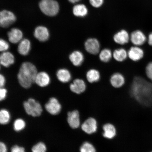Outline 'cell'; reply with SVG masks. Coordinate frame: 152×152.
Wrapping results in <instances>:
<instances>
[{
    "label": "cell",
    "mask_w": 152,
    "mask_h": 152,
    "mask_svg": "<svg viewBox=\"0 0 152 152\" xmlns=\"http://www.w3.org/2000/svg\"><path fill=\"white\" fill-rule=\"evenodd\" d=\"M130 94L138 103L145 106L152 104V83L140 77H136L131 85Z\"/></svg>",
    "instance_id": "6da1fadb"
},
{
    "label": "cell",
    "mask_w": 152,
    "mask_h": 152,
    "mask_svg": "<svg viewBox=\"0 0 152 152\" xmlns=\"http://www.w3.org/2000/svg\"><path fill=\"white\" fill-rule=\"evenodd\" d=\"M37 67L29 62H24L20 66L18 78L19 83L25 88H28L35 82L37 74Z\"/></svg>",
    "instance_id": "7a4b0ae2"
},
{
    "label": "cell",
    "mask_w": 152,
    "mask_h": 152,
    "mask_svg": "<svg viewBox=\"0 0 152 152\" xmlns=\"http://www.w3.org/2000/svg\"><path fill=\"white\" fill-rule=\"evenodd\" d=\"M23 105L26 113L32 117L39 116L42 113L43 109L41 104L33 98L28 99L24 102Z\"/></svg>",
    "instance_id": "3957f363"
},
{
    "label": "cell",
    "mask_w": 152,
    "mask_h": 152,
    "mask_svg": "<svg viewBox=\"0 0 152 152\" xmlns=\"http://www.w3.org/2000/svg\"><path fill=\"white\" fill-rule=\"evenodd\" d=\"M39 7L43 14L50 16L56 15L59 10V6L55 0H41Z\"/></svg>",
    "instance_id": "277c9868"
},
{
    "label": "cell",
    "mask_w": 152,
    "mask_h": 152,
    "mask_svg": "<svg viewBox=\"0 0 152 152\" xmlns=\"http://www.w3.org/2000/svg\"><path fill=\"white\" fill-rule=\"evenodd\" d=\"M16 17L12 12L6 10L0 12V26L4 28L9 27L16 21Z\"/></svg>",
    "instance_id": "5b68a950"
},
{
    "label": "cell",
    "mask_w": 152,
    "mask_h": 152,
    "mask_svg": "<svg viewBox=\"0 0 152 152\" xmlns=\"http://www.w3.org/2000/svg\"><path fill=\"white\" fill-rule=\"evenodd\" d=\"M84 47L85 50L89 54L96 55L100 51V45L99 41L95 38H90L85 42Z\"/></svg>",
    "instance_id": "8992f818"
},
{
    "label": "cell",
    "mask_w": 152,
    "mask_h": 152,
    "mask_svg": "<svg viewBox=\"0 0 152 152\" xmlns=\"http://www.w3.org/2000/svg\"><path fill=\"white\" fill-rule=\"evenodd\" d=\"M45 108L48 113L52 115H56L60 113L62 106L57 99L51 98L45 105Z\"/></svg>",
    "instance_id": "52a82bcc"
},
{
    "label": "cell",
    "mask_w": 152,
    "mask_h": 152,
    "mask_svg": "<svg viewBox=\"0 0 152 152\" xmlns=\"http://www.w3.org/2000/svg\"><path fill=\"white\" fill-rule=\"evenodd\" d=\"M98 128L97 122L94 118L90 117L81 125V129L86 134H91L96 132Z\"/></svg>",
    "instance_id": "ba28073f"
},
{
    "label": "cell",
    "mask_w": 152,
    "mask_h": 152,
    "mask_svg": "<svg viewBox=\"0 0 152 152\" xmlns=\"http://www.w3.org/2000/svg\"><path fill=\"white\" fill-rule=\"evenodd\" d=\"M147 40L145 34L140 30H135L133 31L130 35V40L135 46L140 47L143 45Z\"/></svg>",
    "instance_id": "9c48e42d"
},
{
    "label": "cell",
    "mask_w": 152,
    "mask_h": 152,
    "mask_svg": "<svg viewBox=\"0 0 152 152\" xmlns=\"http://www.w3.org/2000/svg\"><path fill=\"white\" fill-rule=\"evenodd\" d=\"M69 88L72 92L80 94L84 92L86 90V85L82 79H76L70 85Z\"/></svg>",
    "instance_id": "30bf717a"
},
{
    "label": "cell",
    "mask_w": 152,
    "mask_h": 152,
    "mask_svg": "<svg viewBox=\"0 0 152 152\" xmlns=\"http://www.w3.org/2000/svg\"><path fill=\"white\" fill-rule=\"evenodd\" d=\"M129 58L133 61L137 62L143 58L144 53L143 50L139 46L131 47L128 52Z\"/></svg>",
    "instance_id": "8fae6325"
},
{
    "label": "cell",
    "mask_w": 152,
    "mask_h": 152,
    "mask_svg": "<svg viewBox=\"0 0 152 152\" xmlns=\"http://www.w3.org/2000/svg\"><path fill=\"white\" fill-rule=\"evenodd\" d=\"M67 121L68 124L72 129L79 128L80 125L79 113L77 110L69 112L68 113Z\"/></svg>",
    "instance_id": "7c38bea8"
},
{
    "label": "cell",
    "mask_w": 152,
    "mask_h": 152,
    "mask_svg": "<svg viewBox=\"0 0 152 152\" xmlns=\"http://www.w3.org/2000/svg\"><path fill=\"white\" fill-rule=\"evenodd\" d=\"M113 39L117 44L125 45L128 43L130 40V35L126 30H121L114 35Z\"/></svg>",
    "instance_id": "4fadbf2b"
},
{
    "label": "cell",
    "mask_w": 152,
    "mask_h": 152,
    "mask_svg": "<svg viewBox=\"0 0 152 152\" xmlns=\"http://www.w3.org/2000/svg\"><path fill=\"white\" fill-rule=\"evenodd\" d=\"M49 30L45 26H38L34 31V37L38 40L42 42L47 41L49 37Z\"/></svg>",
    "instance_id": "5bb4252c"
},
{
    "label": "cell",
    "mask_w": 152,
    "mask_h": 152,
    "mask_svg": "<svg viewBox=\"0 0 152 152\" xmlns=\"http://www.w3.org/2000/svg\"><path fill=\"white\" fill-rule=\"evenodd\" d=\"M70 61L73 65L75 66H80L84 60V56L81 51L78 50L73 51L69 56Z\"/></svg>",
    "instance_id": "9a60e30c"
},
{
    "label": "cell",
    "mask_w": 152,
    "mask_h": 152,
    "mask_svg": "<svg viewBox=\"0 0 152 152\" xmlns=\"http://www.w3.org/2000/svg\"><path fill=\"white\" fill-rule=\"evenodd\" d=\"M125 77L121 73H114L110 77V83L114 88H121L125 84Z\"/></svg>",
    "instance_id": "2e32d148"
},
{
    "label": "cell",
    "mask_w": 152,
    "mask_h": 152,
    "mask_svg": "<svg viewBox=\"0 0 152 152\" xmlns=\"http://www.w3.org/2000/svg\"><path fill=\"white\" fill-rule=\"evenodd\" d=\"M15 57L12 53L6 51L0 55V64L5 67H8L14 63Z\"/></svg>",
    "instance_id": "e0dca14e"
},
{
    "label": "cell",
    "mask_w": 152,
    "mask_h": 152,
    "mask_svg": "<svg viewBox=\"0 0 152 152\" xmlns=\"http://www.w3.org/2000/svg\"><path fill=\"white\" fill-rule=\"evenodd\" d=\"M35 82L40 87H45L50 84V77L46 72H39L36 76Z\"/></svg>",
    "instance_id": "ac0fdd59"
},
{
    "label": "cell",
    "mask_w": 152,
    "mask_h": 152,
    "mask_svg": "<svg viewBox=\"0 0 152 152\" xmlns=\"http://www.w3.org/2000/svg\"><path fill=\"white\" fill-rule=\"evenodd\" d=\"M7 36L10 42L16 44L22 40L23 37V34L18 28H13L8 32Z\"/></svg>",
    "instance_id": "d6986e66"
},
{
    "label": "cell",
    "mask_w": 152,
    "mask_h": 152,
    "mask_svg": "<svg viewBox=\"0 0 152 152\" xmlns=\"http://www.w3.org/2000/svg\"><path fill=\"white\" fill-rule=\"evenodd\" d=\"M56 77L61 82L66 83L69 82L72 79L71 72L66 68H61L56 72Z\"/></svg>",
    "instance_id": "ffe728a7"
},
{
    "label": "cell",
    "mask_w": 152,
    "mask_h": 152,
    "mask_svg": "<svg viewBox=\"0 0 152 152\" xmlns=\"http://www.w3.org/2000/svg\"><path fill=\"white\" fill-rule=\"evenodd\" d=\"M103 136L108 139H112L116 135V129L113 124L110 123L106 124L102 127Z\"/></svg>",
    "instance_id": "44dd1931"
},
{
    "label": "cell",
    "mask_w": 152,
    "mask_h": 152,
    "mask_svg": "<svg viewBox=\"0 0 152 152\" xmlns=\"http://www.w3.org/2000/svg\"><path fill=\"white\" fill-rule=\"evenodd\" d=\"M31 48V44L29 40L23 39L19 42L18 51L20 54L26 56L29 53Z\"/></svg>",
    "instance_id": "7402d4cb"
},
{
    "label": "cell",
    "mask_w": 152,
    "mask_h": 152,
    "mask_svg": "<svg viewBox=\"0 0 152 152\" xmlns=\"http://www.w3.org/2000/svg\"><path fill=\"white\" fill-rule=\"evenodd\" d=\"M99 71L94 68L88 70L86 73L87 80L90 83H94L99 81L100 79Z\"/></svg>",
    "instance_id": "603a6c76"
},
{
    "label": "cell",
    "mask_w": 152,
    "mask_h": 152,
    "mask_svg": "<svg viewBox=\"0 0 152 152\" xmlns=\"http://www.w3.org/2000/svg\"><path fill=\"white\" fill-rule=\"evenodd\" d=\"M128 57V52L124 48L116 49L113 53V57L114 59L117 62L124 61Z\"/></svg>",
    "instance_id": "cb8c5ba5"
},
{
    "label": "cell",
    "mask_w": 152,
    "mask_h": 152,
    "mask_svg": "<svg viewBox=\"0 0 152 152\" xmlns=\"http://www.w3.org/2000/svg\"><path fill=\"white\" fill-rule=\"evenodd\" d=\"M73 13L76 16L83 17L87 15L88 13V10L84 5L77 4L74 7Z\"/></svg>",
    "instance_id": "d4e9b609"
},
{
    "label": "cell",
    "mask_w": 152,
    "mask_h": 152,
    "mask_svg": "<svg viewBox=\"0 0 152 152\" xmlns=\"http://www.w3.org/2000/svg\"><path fill=\"white\" fill-rule=\"evenodd\" d=\"M99 58L102 62L107 63L111 60L113 57V53L110 49L104 48L99 53Z\"/></svg>",
    "instance_id": "484cf974"
},
{
    "label": "cell",
    "mask_w": 152,
    "mask_h": 152,
    "mask_svg": "<svg viewBox=\"0 0 152 152\" xmlns=\"http://www.w3.org/2000/svg\"><path fill=\"white\" fill-rule=\"evenodd\" d=\"M11 119V114L8 110L4 109H0V124H7L10 121Z\"/></svg>",
    "instance_id": "4316f807"
},
{
    "label": "cell",
    "mask_w": 152,
    "mask_h": 152,
    "mask_svg": "<svg viewBox=\"0 0 152 152\" xmlns=\"http://www.w3.org/2000/svg\"><path fill=\"white\" fill-rule=\"evenodd\" d=\"M26 124L24 120L22 118H18L13 124V128L16 132H20L24 130L26 127Z\"/></svg>",
    "instance_id": "83f0119b"
},
{
    "label": "cell",
    "mask_w": 152,
    "mask_h": 152,
    "mask_svg": "<svg viewBox=\"0 0 152 152\" xmlns=\"http://www.w3.org/2000/svg\"><path fill=\"white\" fill-rule=\"evenodd\" d=\"M80 151V152H96V150L92 143L86 142L82 144Z\"/></svg>",
    "instance_id": "f1b7e54d"
},
{
    "label": "cell",
    "mask_w": 152,
    "mask_h": 152,
    "mask_svg": "<svg viewBox=\"0 0 152 152\" xmlns=\"http://www.w3.org/2000/svg\"><path fill=\"white\" fill-rule=\"evenodd\" d=\"M47 148L46 145L42 142H39L32 147V152H46Z\"/></svg>",
    "instance_id": "f546056e"
},
{
    "label": "cell",
    "mask_w": 152,
    "mask_h": 152,
    "mask_svg": "<svg viewBox=\"0 0 152 152\" xmlns=\"http://www.w3.org/2000/svg\"><path fill=\"white\" fill-rule=\"evenodd\" d=\"M9 45L4 39H0V52H6L9 48Z\"/></svg>",
    "instance_id": "4dcf8cb0"
},
{
    "label": "cell",
    "mask_w": 152,
    "mask_h": 152,
    "mask_svg": "<svg viewBox=\"0 0 152 152\" xmlns=\"http://www.w3.org/2000/svg\"><path fill=\"white\" fill-rule=\"evenodd\" d=\"M146 75L152 83V62L148 63L146 67Z\"/></svg>",
    "instance_id": "1f68e13d"
},
{
    "label": "cell",
    "mask_w": 152,
    "mask_h": 152,
    "mask_svg": "<svg viewBox=\"0 0 152 152\" xmlns=\"http://www.w3.org/2000/svg\"><path fill=\"white\" fill-rule=\"evenodd\" d=\"M7 91L6 89L3 87L0 88V102L5 100L7 98Z\"/></svg>",
    "instance_id": "d6a6232c"
},
{
    "label": "cell",
    "mask_w": 152,
    "mask_h": 152,
    "mask_svg": "<svg viewBox=\"0 0 152 152\" xmlns=\"http://www.w3.org/2000/svg\"><path fill=\"white\" fill-rule=\"evenodd\" d=\"M90 1L93 7H99L102 5L104 2V0H90Z\"/></svg>",
    "instance_id": "836d02e7"
},
{
    "label": "cell",
    "mask_w": 152,
    "mask_h": 152,
    "mask_svg": "<svg viewBox=\"0 0 152 152\" xmlns=\"http://www.w3.org/2000/svg\"><path fill=\"white\" fill-rule=\"evenodd\" d=\"M11 152H26L25 149L23 147L18 145L12 146L11 149Z\"/></svg>",
    "instance_id": "e575fe53"
},
{
    "label": "cell",
    "mask_w": 152,
    "mask_h": 152,
    "mask_svg": "<svg viewBox=\"0 0 152 152\" xmlns=\"http://www.w3.org/2000/svg\"><path fill=\"white\" fill-rule=\"evenodd\" d=\"M0 152H7V146L4 142L0 141Z\"/></svg>",
    "instance_id": "d590c367"
},
{
    "label": "cell",
    "mask_w": 152,
    "mask_h": 152,
    "mask_svg": "<svg viewBox=\"0 0 152 152\" xmlns=\"http://www.w3.org/2000/svg\"><path fill=\"white\" fill-rule=\"evenodd\" d=\"M6 82V80L4 76L0 74V88L4 86Z\"/></svg>",
    "instance_id": "8d00e7d4"
},
{
    "label": "cell",
    "mask_w": 152,
    "mask_h": 152,
    "mask_svg": "<svg viewBox=\"0 0 152 152\" xmlns=\"http://www.w3.org/2000/svg\"><path fill=\"white\" fill-rule=\"evenodd\" d=\"M147 40L149 45L152 47V32L148 35Z\"/></svg>",
    "instance_id": "74e56055"
},
{
    "label": "cell",
    "mask_w": 152,
    "mask_h": 152,
    "mask_svg": "<svg viewBox=\"0 0 152 152\" xmlns=\"http://www.w3.org/2000/svg\"><path fill=\"white\" fill-rule=\"evenodd\" d=\"M80 1V0H69L70 2L72 3H75Z\"/></svg>",
    "instance_id": "f35d334b"
},
{
    "label": "cell",
    "mask_w": 152,
    "mask_h": 152,
    "mask_svg": "<svg viewBox=\"0 0 152 152\" xmlns=\"http://www.w3.org/2000/svg\"><path fill=\"white\" fill-rule=\"evenodd\" d=\"M0 69H1V66H0Z\"/></svg>",
    "instance_id": "ab89813d"
},
{
    "label": "cell",
    "mask_w": 152,
    "mask_h": 152,
    "mask_svg": "<svg viewBox=\"0 0 152 152\" xmlns=\"http://www.w3.org/2000/svg\"><path fill=\"white\" fill-rule=\"evenodd\" d=\"M151 152H152V151H151Z\"/></svg>",
    "instance_id": "60d3db41"
}]
</instances>
